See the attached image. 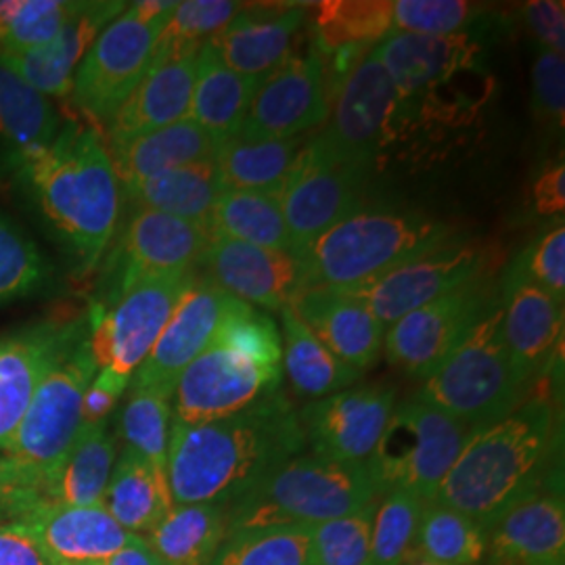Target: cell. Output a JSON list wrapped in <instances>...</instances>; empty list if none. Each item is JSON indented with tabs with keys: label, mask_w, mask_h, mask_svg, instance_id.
I'll list each match as a JSON object with an SVG mask.
<instances>
[{
	"label": "cell",
	"mask_w": 565,
	"mask_h": 565,
	"mask_svg": "<svg viewBox=\"0 0 565 565\" xmlns=\"http://www.w3.org/2000/svg\"><path fill=\"white\" fill-rule=\"evenodd\" d=\"M404 565H448V564H438V562H429V559H424V557H408L406 559V564Z\"/></svg>",
	"instance_id": "cell-58"
},
{
	"label": "cell",
	"mask_w": 565,
	"mask_h": 565,
	"mask_svg": "<svg viewBox=\"0 0 565 565\" xmlns=\"http://www.w3.org/2000/svg\"><path fill=\"white\" fill-rule=\"evenodd\" d=\"M303 450L298 411L281 390L223 419H172L168 484L174 505H233L264 476Z\"/></svg>",
	"instance_id": "cell-1"
},
{
	"label": "cell",
	"mask_w": 565,
	"mask_h": 565,
	"mask_svg": "<svg viewBox=\"0 0 565 565\" xmlns=\"http://www.w3.org/2000/svg\"><path fill=\"white\" fill-rule=\"evenodd\" d=\"M210 243L207 226L151 210H139L126 224L118 249L116 300L135 282L149 277L189 275L202 263Z\"/></svg>",
	"instance_id": "cell-23"
},
{
	"label": "cell",
	"mask_w": 565,
	"mask_h": 565,
	"mask_svg": "<svg viewBox=\"0 0 565 565\" xmlns=\"http://www.w3.org/2000/svg\"><path fill=\"white\" fill-rule=\"evenodd\" d=\"M425 505V501L406 492H385L377 499L369 565L406 564Z\"/></svg>",
	"instance_id": "cell-45"
},
{
	"label": "cell",
	"mask_w": 565,
	"mask_h": 565,
	"mask_svg": "<svg viewBox=\"0 0 565 565\" xmlns=\"http://www.w3.org/2000/svg\"><path fill=\"white\" fill-rule=\"evenodd\" d=\"M88 333V319H46L0 335V450L11 440L42 380Z\"/></svg>",
	"instance_id": "cell-19"
},
{
	"label": "cell",
	"mask_w": 565,
	"mask_h": 565,
	"mask_svg": "<svg viewBox=\"0 0 565 565\" xmlns=\"http://www.w3.org/2000/svg\"><path fill=\"white\" fill-rule=\"evenodd\" d=\"M128 200L139 210H151L207 226L224 184L214 162L189 163L163 170L142 181L124 184Z\"/></svg>",
	"instance_id": "cell-34"
},
{
	"label": "cell",
	"mask_w": 565,
	"mask_h": 565,
	"mask_svg": "<svg viewBox=\"0 0 565 565\" xmlns=\"http://www.w3.org/2000/svg\"><path fill=\"white\" fill-rule=\"evenodd\" d=\"M488 565H565L562 492L539 488L486 527Z\"/></svg>",
	"instance_id": "cell-24"
},
{
	"label": "cell",
	"mask_w": 565,
	"mask_h": 565,
	"mask_svg": "<svg viewBox=\"0 0 565 565\" xmlns=\"http://www.w3.org/2000/svg\"><path fill=\"white\" fill-rule=\"evenodd\" d=\"M102 505L126 532L147 536L174 507L168 473L142 459L139 452L124 448L114 465Z\"/></svg>",
	"instance_id": "cell-31"
},
{
	"label": "cell",
	"mask_w": 565,
	"mask_h": 565,
	"mask_svg": "<svg viewBox=\"0 0 565 565\" xmlns=\"http://www.w3.org/2000/svg\"><path fill=\"white\" fill-rule=\"evenodd\" d=\"M116 465V440L102 424H82L60 465L28 492L0 501L2 518L18 520L36 507L102 505Z\"/></svg>",
	"instance_id": "cell-22"
},
{
	"label": "cell",
	"mask_w": 565,
	"mask_h": 565,
	"mask_svg": "<svg viewBox=\"0 0 565 565\" xmlns=\"http://www.w3.org/2000/svg\"><path fill=\"white\" fill-rule=\"evenodd\" d=\"M281 382L282 364L263 363L212 338L182 371L172 417L181 424L223 419L281 390Z\"/></svg>",
	"instance_id": "cell-13"
},
{
	"label": "cell",
	"mask_w": 565,
	"mask_h": 565,
	"mask_svg": "<svg viewBox=\"0 0 565 565\" xmlns=\"http://www.w3.org/2000/svg\"><path fill=\"white\" fill-rule=\"evenodd\" d=\"M260 82L228 70L205 42L198 55L193 97L186 118L202 126L218 142L235 139Z\"/></svg>",
	"instance_id": "cell-33"
},
{
	"label": "cell",
	"mask_w": 565,
	"mask_h": 565,
	"mask_svg": "<svg viewBox=\"0 0 565 565\" xmlns=\"http://www.w3.org/2000/svg\"><path fill=\"white\" fill-rule=\"evenodd\" d=\"M457 242L455 228L417 210H359L303 254V289L354 287Z\"/></svg>",
	"instance_id": "cell-4"
},
{
	"label": "cell",
	"mask_w": 565,
	"mask_h": 565,
	"mask_svg": "<svg viewBox=\"0 0 565 565\" xmlns=\"http://www.w3.org/2000/svg\"><path fill=\"white\" fill-rule=\"evenodd\" d=\"M486 264L488 256L484 249L455 242L403 264L375 281L338 289L361 300L384 327H392L408 312L465 282L484 277Z\"/></svg>",
	"instance_id": "cell-18"
},
{
	"label": "cell",
	"mask_w": 565,
	"mask_h": 565,
	"mask_svg": "<svg viewBox=\"0 0 565 565\" xmlns=\"http://www.w3.org/2000/svg\"><path fill=\"white\" fill-rule=\"evenodd\" d=\"M524 21L545 51L564 55L565 4L555 0H532L524 4Z\"/></svg>",
	"instance_id": "cell-53"
},
{
	"label": "cell",
	"mask_w": 565,
	"mask_h": 565,
	"mask_svg": "<svg viewBox=\"0 0 565 565\" xmlns=\"http://www.w3.org/2000/svg\"><path fill=\"white\" fill-rule=\"evenodd\" d=\"M482 9L465 0H396L392 2V32L419 36L461 34Z\"/></svg>",
	"instance_id": "cell-49"
},
{
	"label": "cell",
	"mask_w": 565,
	"mask_h": 565,
	"mask_svg": "<svg viewBox=\"0 0 565 565\" xmlns=\"http://www.w3.org/2000/svg\"><path fill=\"white\" fill-rule=\"evenodd\" d=\"M126 7V2H84L81 13L67 21L53 41L23 53L2 55L0 65L20 76L46 99L67 97L76 70L90 44Z\"/></svg>",
	"instance_id": "cell-27"
},
{
	"label": "cell",
	"mask_w": 565,
	"mask_h": 565,
	"mask_svg": "<svg viewBox=\"0 0 565 565\" xmlns=\"http://www.w3.org/2000/svg\"><path fill=\"white\" fill-rule=\"evenodd\" d=\"M218 145L221 142L202 126L184 118L111 149L109 158L118 181L130 184L160 174L163 170L189 163L214 162Z\"/></svg>",
	"instance_id": "cell-32"
},
{
	"label": "cell",
	"mask_w": 565,
	"mask_h": 565,
	"mask_svg": "<svg viewBox=\"0 0 565 565\" xmlns=\"http://www.w3.org/2000/svg\"><path fill=\"white\" fill-rule=\"evenodd\" d=\"M18 166L44 218L84 270L95 268L116 235L121 202L120 181L99 132L67 126Z\"/></svg>",
	"instance_id": "cell-2"
},
{
	"label": "cell",
	"mask_w": 565,
	"mask_h": 565,
	"mask_svg": "<svg viewBox=\"0 0 565 565\" xmlns=\"http://www.w3.org/2000/svg\"><path fill=\"white\" fill-rule=\"evenodd\" d=\"M306 13V4H245L207 44L228 70L264 81L289 60Z\"/></svg>",
	"instance_id": "cell-25"
},
{
	"label": "cell",
	"mask_w": 565,
	"mask_h": 565,
	"mask_svg": "<svg viewBox=\"0 0 565 565\" xmlns=\"http://www.w3.org/2000/svg\"><path fill=\"white\" fill-rule=\"evenodd\" d=\"M198 55L200 51L174 60L151 61L141 84L107 121V151L189 116Z\"/></svg>",
	"instance_id": "cell-29"
},
{
	"label": "cell",
	"mask_w": 565,
	"mask_h": 565,
	"mask_svg": "<svg viewBox=\"0 0 565 565\" xmlns=\"http://www.w3.org/2000/svg\"><path fill=\"white\" fill-rule=\"evenodd\" d=\"M57 135L60 118L51 102L0 65V149L21 163Z\"/></svg>",
	"instance_id": "cell-38"
},
{
	"label": "cell",
	"mask_w": 565,
	"mask_h": 565,
	"mask_svg": "<svg viewBox=\"0 0 565 565\" xmlns=\"http://www.w3.org/2000/svg\"><path fill=\"white\" fill-rule=\"evenodd\" d=\"M207 565H317L310 530L300 525L226 532Z\"/></svg>",
	"instance_id": "cell-42"
},
{
	"label": "cell",
	"mask_w": 565,
	"mask_h": 565,
	"mask_svg": "<svg viewBox=\"0 0 565 565\" xmlns=\"http://www.w3.org/2000/svg\"><path fill=\"white\" fill-rule=\"evenodd\" d=\"M226 509L218 503L174 505L142 539L163 565H207L228 532Z\"/></svg>",
	"instance_id": "cell-37"
},
{
	"label": "cell",
	"mask_w": 565,
	"mask_h": 565,
	"mask_svg": "<svg viewBox=\"0 0 565 565\" xmlns=\"http://www.w3.org/2000/svg\"><path fill=\"white\" fill-rule=\"evenodd\" d=\"M553 438L551 398H525L505 419L467 438L434 503L461 511L486 530L513 503L543 488Z\"/></svg>",
	"instance_id": "cell-3"
},
{
	"label": "cell",
	"mask_w": 565,
	"mask_h": 565,
	"mask_svg": "<svg viewBox=\"0 0 565 565\" xmlns=\"http://www.w3.org/2000/svg\"><path fill=\"white\" fill-rule=\"evenodd\" d=\"M375 505L310 525L312 555L317 565H369Z\"/></svg>",
	"instance_id": "cell-47"
},
{
	"label": "cell",
	"mask_w": 565,
	"mask_h": 565,
	"mask_svg": "<svg viewBox=\"0 0 565 565\" xmlns=\"http://www.w3.org/2000/svg\"><path fill=\"white\" fill-rule=\"evenodd\" d=\"M93 565H102V564H93Z\"/></svg>",
	"instance_id": "cell-60"
},
{
	"label": "cell",
	"mask_w": 565,
	"mask_h": 565,
	"mask_svg": "<svg viewBox=\"0 0 565 565\" xmlns=\"http://www.w3.org/2000/svg\"><path fill=\"white\" fill-rule=\"evenodd\" d=\"M411 557L448 565H480L486 559V530L457 509L427 503Z\"/></svg>",
	"instance_id": "cell-41"
},
{
	"label": "cell",
	"mask_w": 565,
	"mask_h": 565,
	"mask_svg": "<svg viewBox=\"0 0 565 565\" xmlns=\"http://www.w3.org/2000/svg\"><path fill=\"white\" fill-rule=\"evenodd\" d=\"M102 565H163L156 553L145 543L142 536H135L128 545L111 555L107 562Z\"/></svg>",
	"instance_id": "cell-56"
},
{
	"label": "cell",
	"mask_w": 565,
	"mask_h": 565,
	"mask_svg": "<svg viewBox=\"0 0 565 565\" xmlns=\"http://www.w3.org/2000/svg\"><path fill=\"white\" fill-rule=\"evenodd\" d=\"M306 137L277 141L228 139L218 145L214 166L224 189L254 191L279 198L308 147Z\"/></svg>",
	"instance_id": "cell-35"
},
{
	"label": "cell",
	"mask_w": 565,
	"mask_h": 565,
	"mask_svg": "<svg viewBox=\"0 0 565 565\" xmlns=\"http://www.w3.org/2000/svg\"><path fill=\"white\" fill-rule=\"evenodd\" d=\"M492 302L484 277L465 282L392 324L382 350L394 366L425 380L484 317Z\"/></svg>",
	"instance_id": "cell-16"
},
{
	"label": "cell",
	"mask_w": 565,
	"mask_h": 565,
	"mask_svg": "<svg viewBox=\"0 0 565 565\" xmlns=\"http://www.w3.org/2000/svg\"><path fill=\"white\" fill-rule=\"evenodd\" d=\"M532 105L543 124L564 130L565 61L564 55L541 51L532 67Z\"/></svg>",
	"instance_id": "cell-51"
},
{
	"label": "cell",
	"mask_w": 565,
	"mask_h": 565,
	"mask_svg": "<svg viewBox=\"0 0 565 565\" xmlns=\"http://www.w3.org/2000/svg\"><path fill=\"white\" fill-rule=\"evenodd\" d=\"M2 520H4V518H2V511H0V522H2Z\"/></svg>",
	"instance_id": "cell-59"
},
{
	"label": "cell",
	"mask_w": 565,
	"mask_h": 565,
	"mask_svg": "<svg viewBox=\"0 0 565 565\" xmlns=\"http://www.w3.org/2000/svg\"><path fill=\"white\" fill-rule=\"evenodd\" d=\"M503 281L536 285L553 300L565 298V226L562 221L545 235L530 243L507 268Z\"/></svg>",
	"instance_id": "cell-50"
},
{
	"label": "cell",
	"mask_w": 565,
	"mask_h": 565,
	"mask_svg": "<svg viewBox=\"0 0 565 565\" xmlns=\"http://www.w3.org/2000/svg\"><path fill=\"white\" fill-rule=\"evenodd\" d=\"M282 369L291 387L306 398L321 401L324 396L348 390L363 377L361 371L340 361L321 340L302 323L291 306L281 310Z\"/></svg>",
	"instance_id": "cell-36"
},
{
	"label": "cell",
	"mask_w": 565,
	"mask_h": 565,
	"mask_svg": "<svg viewBox=\"0 0 565 565\" xmlns=\"http://www.w3.org/2000/svg\"><path fill=\"white\" fill-rule=\"evenodd\" d=\"M243 2L233 0H186L177 2L170 20L160 34L153 61L174 60L198 53L205 42L235 20Z\"/></svg>",
	"instance_id": "cell-44"
},
{
	"label": "cell",
	"mask_w": 565,
	"mask_h": 565,
	"mask_svg": "<svg viewBox=\"0 0 565 565\" xmlns=\"http://www.w3.org/2000/svg\"><path fill=\"white\" fill-rule=\"evenodd\" d=\"M200 266L224 294L266 310L281 312L303 291L302 260L289 252L210 237Z\"/></svg>",
	"instance_id": "cell-20"
},
{
	"label": "cell",
	"mask_w": 565,
	"mask_h": 565,
	"mask_svg": "<svg viewBox=\"0 0 565 565\" xmlns=\"http://www.w3.org/2000/svg\"><path fill=\"white\" fill-rule=\"evenodd\" d=\"M0 565H51L32 534L18 524H0Z\"/></svg>",
	"instance_id": "cell-54"
},
{
	"label": "cell",
	"mask_w": 565,
	"mask_h": 565,
	"mask_svg": "<svg viewBox=\"0 0 565 565\" xmlns=\"http://www.w3.org/2000/svg\"><path fill=\"white\" fill-rule=\"evenodd\" d=\"M174 7L177 2L170 0L132 2L103 28L81 61L70 93L84 118L107 126L135 93L151 67Z\"/></svg>",
	"instance_id": "cell-9"
},
{
	"label": "cell",
	"mask_w": 565,
	"mask_h": 565,
	"mask_svg": "<svg viewBox=\"0 0 565 565\" xmlns=\"http://www.w3.org/2000/svg\"><path fill=\"white\" fill-rule=\"evenodd\" d=\"M503 340L518 380L530 387L553 361L564 338V303L536 285L503 281Z\"/></svg>",
	"instance_id": "cell-30"
},
{
	"label": "cell",
	"mask_w": 565,
	"mask_h": 565,
	"mask_svg": "<svg viewBox=\"0 0 565 565\" xmlns=\"http://www.w3.org/2000/svg\"><path fill=\"white\" fill-rule=\"evenodd\" d=\"M396 406L390 385H352L298 413L310 455L333 463H366Z\"/></svg>",
	"instance_id": "cell-17"
},
{
	"label": "cell",
	"mask_w": 565,
	"mask_h": 565,
	"mask_svg": "<svg viewBox=\"0 0 565 565\" xmlns=\"http://www.w3.org/2000/svg\"><path fill=\"white\" fill-rule=\"evenodd\" d=\"M340 361L364 373L380 359L385 327L361 300L338 287L303 289L289 303Z\"/></svg>",
	"instance_id": "cell-28"
},
{
	"label": "cell",
	"mask_w": 565,
	"mask_h": 565,
	"mask_svg": "<svg viewBox=\"0 0 565 565\" xmlns=\"http://www.w3.org/2000/svg\"><path fill=\"white\" fill-rule=\"evenodd\" d=\"M11 522L32 534L51 565L103 564L135 539L103 505L36 507Z\"/></svg>",
	"instance_id": "cell-26"
},
{
	"label": "cell",
	"mask_w": 565,
	"mask_h": 565,
	"mask_svg": "<svg viewBox=\"0 0 565 565\" xmlns=\"http://www.w3.org/2000/svg\"><path fill=\"white\" fill-rule=\"evenodd\" d=\"M97 371L86 333L42 380L21 424L2 448V459L15 473V486L0 501L32 490L60 465L81 429L84 392Z\"/></svg>",
	"instance_id": "cell-8"
},
{
	"label": "cell",
	"mask_w": 565,
	"mask_h": 565,
	"mask_svg": "<svg viewBox=\"0 0 565 565\" xmlns=\"http://www.w3.org/2000/svg\"><path fill=\"white\" fill-rule=\"evenodd\" d=\"M333 95L327 60L312 46L308 55L289 57L258 84L237 137L247 141L303 137L327 124Z\"/></svg>",
	"instance_id": "cell-14"
},
{
	"label": "cell",
	"mask_w": 565,
	"mask_h": 565,
	"mask_svg": "<svg viewBox=\"0 0 565 565\" xmlns=\"http://www.w3.org/2000/svg\"><path fill=\"white\" fill-rule=\"evenodd\" d=\"M333 97L329 120L312 139L333 160L369 174L398 126V93L377 44L343 76Z\"/></svg>",
	"instance_id": "cell-11"
},
{
	"label": "cell",
	"mask_w": 565,
	"mask_h": 565,
	"mask_svg": "<svg viewBox=\"0 0 565 565\" xmlns=\"http://www.w3.org/2000/svg\"><path fill=\"white\" fill-rule=\"evenodd\" d=\"M51 279V266L7 214L0 212V306L41 291Z\"/></svg>",
	"instance_id": "cell-46"
},
{
	"label": "cell",
	"mask_w": 565,
	"mask_h": 565,
	"mask_svg": "<svg viewBox=\"0 0 565 565\" xmlns=\"http://www.w3.org/2000/svg\"><path fill=\"white\" fill-rule=\"evenodd\" d=\"M231 300L233 296L224 294L221 287L193 275L162 335L132 375L130 385L156 387L174 396L182 371L205 350Z\"/></svg>",
	"instance_id": "cell-21"
},
{
	"label": "cell",
	"mask_w": 565,
	"mask_h": 565,
	"mask_svg": "<svg viewBox=\"0 0 565 565\" xmlns=\"http://www.w3.org/2000/svg\"><path fill=\"white\" fill-rule=\"evenodd\" d=\"M132 377H126L114 369H99L95 380L86 387L82 401V424H102L120 403Z\"/></svg>",
	"instance_id": "cell-52"
},
{
	"label": "cell",
	"mask_w": 565,
	"mask_h": 565,
	"mask_svg": "<svg viewBox=\"0 0 565 565\" xmlns=\"http://www.w3.org/2000/svg\"><path fill=\"white\" fill-rule=\"evenodd\" d=\"M82 7L84 2L72 0H15V9L4 28L0 57L53 41L63 25L81 13Z\"/></svg>",
	"instance_id": "cell-48"
},
{
	"label": "cell",
	"mask_w": 565,
	"mask_h": 565,
	"mask_svg": "<svg viewBox=\"0 0 565 565\" xmlns=\"http://www.w3.org/2000/svg\"><path fill=\"white\" fill-rule=\"evenodd\" d=\"M193 275L195 270L149 277L126 289L111 306H95L88 315V342L97 366L132 377L162 335Z\"/></svg>",
	"instance_id": "cell-12"
},
{
	"label": "cell",
	"mask_w": 565,
	"mask_h": 565,
	"mask_svg": "<svg viewBox=\"0 0 565 565\" xmlns=\"http://www.w3.org/2000/svg\"><path fill=\"white\" fill-rule=\"evenodd\" d=\"M398 93V124L415 116L452 124L471 116L488 97L482 46L471 32L419 36L392 32L377 44Z\"/></svg>",
	"instance_id": "cell-5"
},
{
	"label": "cell",
	"mask_w": 565,
	"mask_h": 565,
	"mask_svg": "<svg viewBox=\"0 0 565 565\" xmlns=\"http://www.w3.org/2000/svg\"><path fill=\"white\" fill-rule=\"evenodd\" d=\"M172 419V394L156 387L130 385V394L120 415V431L126 448L139 452L142 459L163 473H168Z\"/></svg>",
	"instance_id": "cell-43"
},
{
	"label": "cell",
	"mask_w": 565,
	"mask_h": 565,
	"mask_svg": "<svg viewBox=\"0 0 565 565\" xmlns=\"http://www.w3.org/2000/svg\"><path fill=\"white\" fill-rule=\"evenodd\" d=\"M207 233L210 237L294 254L279 198L264 193L224 189L210 214Z\"/></svg>",
	"instance_id": "cell-39"
},
{
	"label": "cell",
	"mask_w": 565,
	"mask_h": 565,
	"mask_svg": "<svg viewBox=\"0 0 565 565\" xmlns=\"http://www.w3.org/2000/svg\"><path fill=\"white\" fill-rule=\"evenodd\" d=\"M534 212L543 218L564 216L565 210V163L557 162L541 172L532 186Z\"/></svg>",
	"instance_id": "cell-55"
},
{
	"label": "cell",
	"mask_w": 565,
	"mask_h": 565,
	"mask_svg": "<svg viewBox=\"0 0 565 565\" xmlns=\"http://www.w3.org/2000/svg\"><path fill=\"white\" fill-rule=\"evenodd\" d=\"M525 387L503 340V310L494 300L484 317L425 377L417 398L440 408L471 434L499 424L525 401Z\"/></svg>",
	"instance_id": "cell-7"
},
{
	"label": "cell",
	"mask_w": 565,
	"mask_h": 565,
	"mask_svg": "<svg viewBox=\"0 0 565 565\" xmlns=\"http://www.w3.org/2000/svg\"><path fill=\"white\" fill-rule=\"evenodd\" d=\"M366 177L363 170L327 156L310 137L279 195L294 256L302 258L329 228L359 212Z\"/></svg>",
	"instance_id": "cell-15"
},
{
	"label": "cell",
	"mask_w": 565,
	"mask_h": 565,
	"mask_svg": "<svg viewBox=\"0 0 565 565\" xmlns=\"http://www.w3.org/2000/svg\"><path fill=\"white\" fill-rule=\"evenodd\" d=\"M471 431L440 408L413 396L394 406L366 467L380 497L406 492L434 503Z\"/></svg>",
	"instance_id": "cell-10"
},
{
	"label": "cell",
	"mask_w": 565,
	"mask_h": 565,
	"mask_svg": "<svg viewBox=\"0 0 565 565\" xmlns=\"http://www.w3.org/2000/svg\"><path fill=\"white\" fill-rule=\"evenodd\" d=\"M392 34V2L324 0L315 13V49L333 57L343 49H371Z\"/></svg>",
	"instance_id": "cell-40"
},
{
	"label": "cell",
	"mask_w": 565,
	"mask_h": 565,
	"mask_svg": "<svg viewBox=\"0 0 565 565\" xmlns=\"http://www.w3.org/2000/svg\"><path fill=\"white\" fill-rule=\"evenodd\" d=\"M15 486V473L11 469V465L7 463L4 459H0V497L4 492H9Z\"/></svg>",
	"instance_id": "cell-57"
},
{
	"label": "cell",
	"mask_w": 565,
	"mask_h": 565,
	"mask_svg": "<svg viewBox=\"0 0 565 565\" xmlns=\"http://www.w3.org/2000/svg\"><path fill=\"white\" fill-rule=\"evenodd\" d=\"M380 499L366 463H333L298 455L228 505V532L243 527L321 524Z\"/></svg>",
	"instance_id": "cell-6"
}]
</instances>
